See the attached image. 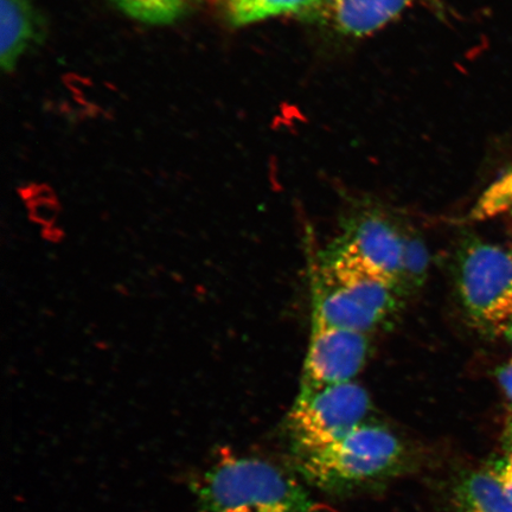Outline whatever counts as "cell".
Instances as JSON below:
<instances>
[{"mask_svg":"<svg viewBox=\"0 0 512 512\" xmlns=\"http://www.w3.org/2000/svg\"><path fill=\"white\" fill-rule=\"evenodd\" d=\"M192 484L201 512H331L297 479L260 458L226 454Z\"/></svg>","mask_w":512,"mask_h":512,"instance_id":"cell-1","label":"cell"},{"mask_svg":"<svg viewBox=\"0 0 512 512\" xmlns=\"http://www.w3.org/2000/svg\"><path fill=\"white\" fill-rule=\"evenodd\" d=\"M403 457L394 433L364 422L335 443L299 454V470L320 489L351 490L393 475Z\"/></svg>","mask_w":512,"mask_h":512,"instance_id":"cell-2","label":"cell"},{"mask_svg":"<svg viewBox=\"0 0 512 512\" xmlns=\"http://www.w3.org/2000/svg\"><path fill=\"white\" fill-rule=\"evenodd\" d=\"M460 299L473 322L503 332L512 322V254L490 243H475L460 255Z\"/></svg>","mask_w":512,"mask_h":512,"instance_id":"cell-3","label":"cell"},{"mask_svg":"<svg viewBox=\"0 0 512 512\" xmlns=\"http://www.w3.org/2000/svg\"><path fill=\"white\" fill-rule=\"evenodd\" d=\"M370 411L367 390L352 381L299 395L288 430L299 454L342 439L364 424Z\"/></svg>","mask_w":512,"mask_h":512,"instance_id":"cell-4","label":"cell"},{"mask_svg":"<svg viewBox=\"0 0 512 512\" xmlns=\"http://www.w3.org/2000/svg\"><path fill=\"white\" fill-rule=\"evenodd\" d=\"M311 332L299 395L354 381L367 361V335L335 328L316 317Z\"/></svg>","mask_w":512,"mask_h":512,"instance_id":"cell-5","label":"cell"},{"mask_svg":"<svg viewBox=\"0 0 512 512\" xmlns=\"http://www.w3.org/2000/svg\"><path fill=\"white\" fill-rule=\"evenodd\" d=\"M320 278L341 288L358 304L366 307L382 320L398 303L399 285L339 248L326 262Z\"/></svg>","mask_w":512,"mask_h":512,"instance_id":"cell-6","label":"cell"},{"mask_svg":"<svg viewBox=\"0 0 512 512\" xmlns=\"http://www.w3.org/2000/svg\"><path fill=\"white\" fill-rule=\"evenodd\" d=\"M362 264L400 285L403 235L377 214H364L349 229L341 247Z\"/></svg>","mask_w":512,"mask_h":512,"instance_id":"cell-7","label":"cell"},{"mask_svg":"<svg viewBox=\"0 0 512 512\" xmlns=\"http://www.w3.org/2000/svg\"><path fill=\"white\" fill-rule=\"evenodd\" d=\"M418 0H324L316 21L343 36L362 37L384 27Z\"/></svg>","mask_w":512,"mask_h":512,"instance_id":"cell-8","label":"cell"},{"mask_svg":"<svg viewBox=\"0 0 512 512\" xmlns=\"http://www.w3.org/2000/svg\"><path fill=\"white\" fill-rule=\"evenodd\" d=\"M41 21L30 0H0V66L12 72L40 40Z\"/></svg>","mask_w":512,"mask_h":512,"instance_id":"cell-9","label":"cell"},{"mask_svg":"<svg viewBox=\"0 0 512 512\" xmlns=\"http://www.w3.org/2000/svg\"><path fill=\"white\" fill-rule=\"evenodd\" d=\"M313 317L335 328L361 332L364 335L382 322L380 317L355 302L341 288L322 278L316 281Z\"/></svg>","mask_w":512,"mask_h":512,"instance_id":"cell-10","label":"cell"},{"mask_svg":"<svg viewBox=\"0 0 512 512\" xmlns=\"http://www.w3.org/2000/svg\"><path fill=\"white\" fill-rule=\"evenodd\" d=\"M452 496L454 512H512V498L496 471L466 472L454 485Z\"/></svg>","mask_w":512,"mask_h":512,"instance_id":"cell-11","label":"cell"},{"mask_svg":"<svg viewBox=\"0 0 512 512\" xmlns=\"http://www.w3.org/2000/svg\"><path fill=\"white\" fill-rule=\"evenodd\" d=\"M323 3L324 0H224L227 17L234 27L284 15L316 21Z\"/></svg>","mask_w":512,"mask_h":512,"instance_id":"cell-12","label":"cell"},{"mask_svg":"<svg viewBox=\"0 0 512 512\" xmlns=\"http://www.w3.org/2000/svg\"><path fill=\"white\" fill-rule=\"evenodd\" d=\"M128 17L151 25H166L187 14L191 0H113Z\"/></svg>","mask_w":512,"mask_h":512,"instance_id":"cell-13","label":"cell"},{"mask_svg":"<svg viewBox=\"0 0 512 512\" xmlns=\"http://www.w3.org/2000/svg\"><path fill=\"white\" fill-rule=\"evenodd\" d=\"M509 213H512V168L484 191L472 210V219L488 220Z\"/></svg>","mask_w":512,"mask_h":512,"instance_id":"cell-14","label":"cell"},{"mask_svg":"<svg viewBox=\"0 0 512 512\" xmlns=\"http://www.w3.org/2000/svg\"><path fill=\"white\" fill-rule=\"evenodd\" d=\"M430 255L426 246L412 236L403 235L400 285L403 281L418 285L425 279Z\"/></svg>","mask_w":512,"mask_h":512,"instance_id":"cell-15","label":"cell"},{"mask_svg":"<svg viewBox=\"0 0 512 512\" xmlns=\"http://www.w3.org/2000/svg\"><path fill=\"white\" fill-rule=\"evenodd\" d=\"M497 379L505 396L512 402V357L498 370Z\"/></svg>","mask_w":512,"mask_h":512,"instance_id":"cell-16","label":"cell"},{"mask_svg":"<svg viewBox=\"0 0 512 512\" xmlns=\"http://www.w3.org/2000/svg\"><path fill=\"white\" fill-rule=\"evenodd\" d=\"M496 472L503 483L504 489L507 490L509 496L512 498V441L507 460H505L501 469Z\"/></svg>","mask_w":512,"mask_h":512,"instance_id":"cell-17","label":"cell"},{"mask_svg":"<svg viewBox=\"0 0 512 512\" xmlns=\"http://www.w3.org/2000/svg\"><path fill=\"white\" fill-rule=\"evenodd\" d=\"M503 335L505 337H507L508 342L510 343L511 350H512V322L509 324L508 328L505 329V331L503 332Z\"/></svg>","mask_w":512,"mask_h":512,"instance_id":"cell-18","label":"cell"}]
</instances>
